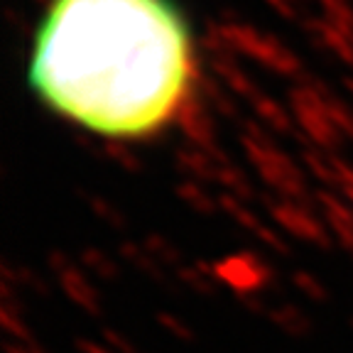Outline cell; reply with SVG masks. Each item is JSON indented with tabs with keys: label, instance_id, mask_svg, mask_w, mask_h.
Instances as JSON below:
<instances>
[{
	"label": "cell",
	"instance_id": "6da1fadb",
	"mask_svg": "<svg viewBox=\"0 0 353 353\" xmlns=\"http://www.w3.org/2000/svg\"><path fill=\"white\" fill-rule=\"evenodd\" d=\"M25 77L64 123L140 143L167 132L192 105L196 39L174 0H47Z\"/></svg>",
	"mask_w": 353,
	"mask_h": 353
}]
</instances>
